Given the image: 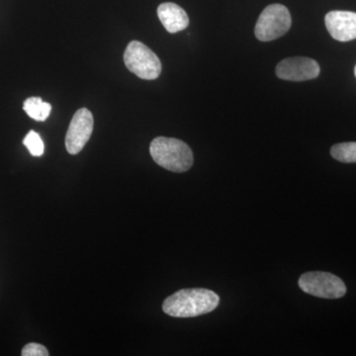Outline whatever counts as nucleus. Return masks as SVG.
I'll use <instances>...</instances> for the list:
<instances>
[{
  "label": "nucleus",
  "mask_w": 356,
  "mask_h": 356,
  "mask_svg": "<svg viewBox=\"0 0 356 356\" xmlns=\"http://www.w3.org/2000/svg\"><path fill=\"white\" fill-rule=\"evenodd\" d=\"M220 303L214 291L204 288L182 289L170 295L163 304L166 315L175 318H194L211 313Z\"/></svg>",
  "instance_id": "nucleus-1"
},
{
  "label": "nucleus",
  "mask_w": 356,
  "mask_h": 356,
  "mask_svg": "<svg viewBox=\"0 0 356 356\" xmlns=\"http://www.w3.org/2000/svg\"><path fill=\"white\" fill-rule=\"evenodd\" d=\"M299 287L307 294L323 299H339L346 293L343 281L337 275L323 271H311L301 275Z\"/></svg>",
  "instance_id": "nucleus-5"
},
{
  "label": "nucleus",
  "mask_w": 356,
  "mask_h": 356,
  "mask_svg": "<svg viewBox=\"0 0 356 356\" xmlns=\"http://www.w3.org/2000/svg\"><path fill=\"white\" fill-rule=\"evenodd\" d=\"M154 163L172 172H185L193 165V153L186 143L175 138L158 137L149 146Z\"/></svg>",
  "instance_id": "nucleus-2"
},
{
  "label": "nucleus",
  "mask_w": 356,
  "mask_h": 356,
  "mask_svg": "<svg viewBox=\"0 0 356 356\" xmlns=\"http://www.w3.org/2000/svg\"><path fill=\"white\" fill-rule=\"evenodd\" d=\"M320 65L315 60L305 57L288 58L276 67V76L289 81H305L317 79Z\"/></svg>",
  "instance_id": "nucleus-7"
},
{
  "label": "nucleus",
  "mask_w": 356,
  "mask_h": 356,
  "mask_svg": "<svg viewBox=\"0 0 356 356\" xmlns=\"http://www.w3.org/2000/svg\"><path fill=\"white\" fill-rule=\"evenodd\" d=\"M23 109L30 118L43 122L50 116L51 105L41 97H29L23 103Z\"/></svg>",
  "instance_id": "nucleus-10"
},
{
  "label": "nucleus",
  "mask_w": 356,
  "mask_h": 356,
  "mask_svg": "<svg viewBox=\"0 0 356 356\" xmlns=\"http://www.w3.org/2000/svg\"><path fill=\"white\" fill-rule=\"evenodd\" d=\"M92 113L88 109L77 110L70 121L69 130L65 136V147L70 154H77L83 151L86 143L92 135Z\"/></svg>",
  "instance_id": "nucleus-6"
},
{
  "label": "nucleus",
  "mask_w": 356,
  "mask_h": 356,
  "mask_svg": "<svg viewBox=\"0 0 356 356\" xmlns=\"http://www.w3.org/2000/svg\"><path fill=\"white\" fill-rule=\"evenodd\" d=\"M291 14L282 4L267 6L255 25V37L261 42H270L286 34L291 28Z\"/></svg>",
  "instance_id": "nucleus-4"
},
{
  "label": "nucleus",
  "mask_w": 356,
  "mask_h": 356,
  "mask_svg": "<svg viewBox=\"0 0 356 356\" xmlns=\"http://www.w3.org/2000/svg\"><path fill=\"white\" fill-rule=\"evenodd\" d=\"M124 63L127 69L140 79L154 81L161 76V60L142 42H130L124 53Z\"/></svg>",
  "instance_id": "nucleus-3"
},
{
  "label": "nucleus",
  "mask_w": 356,
  "mask_h": 356,
  "mask_svg": "<svg viewBox=\"0 0 356 356\" xmlns=\"http://www.w3.org/2000/svg\"><path fill=\"white\" fill-rule=\"evenodd\" d=\"M158 16L168 33L182 31L189 25V17L184 9L172 2H165L158 7Z\"/></svg>",
  "instance_id": "nucleus-9"
},
{
  "label": "nucleus",
  "mask_w": 356,
  "mask_h": 356,
  "mask_svg": "<svg viewBox=\"0 0 356 356\" xmlns=\"http://www.w3.org/2000/svg\"><path fill=\"white\" fill-rule=\"evenodd\" d=\"M325 26L337 41L350 42L356 39V13L351 11H331L325 15Z\"/></svg>",
  "instance_id": "nucleus-8"
},
{
  "label": "nucleus",
  "mask_w": 356,
  "mask_h": 356,
  "mask_svg": "<svg viewBox=\"0 0 356 356\" xmlns=\"http://www.w3.org/2000/svg\"><path fill=\"white\" fill-rule=\"evenodd\" d=\"M332 158L344 163H356V143H341L331 149Z\"/></svg>",
  "instance_id": "nucleus-11"
},
{
  "label": "nucleus",
  "mask_w": 356,
  "mask_h": 356,
  "mask_svg": "<svg viewBox=\"0 0 356 356\" xmlns=\"http://www.w3.org/2000/svg\"><path fill=\"white\" fill-rule=\"evenodd\" d=\"M355 76H356V65H355Z\"/></svg>",
  "instance_id": "nucleus-14"
},
{
  "label": "nucleus",
  "mask_w": 356,
  "mask_h": 356,
  "mask_svg": "<svg viewBox=\"0 0 356 356\" xmlns=\"http://www.w3.org/2000/svg\"><path fill=\"white\" fill-rule=\"evenodd\" d=\"M21 355L23 356H48L50 353L42 344L31 343L26 344Z\"/></svg>",
  "instance_id": "nucleus-13"
},
{
  "label": "nucleus",
  "mask_w": 356,
  "mask_h": 356,
  "mask_svg": "<svg viewBox=\"0 0 356 356\" xmlns=\"http://www.w3.org/2000/svg\"><path fill=\"white\" fill-rule=\"evenodd\" d=\"M23 144L27 147L30 154L34 156H41L44 154V146L43 140L38 133L35 131H30L26 136L25 139L23 140Z\"/></svg>",
  "instance_id": "nucleus-12"
}]
</instances>
